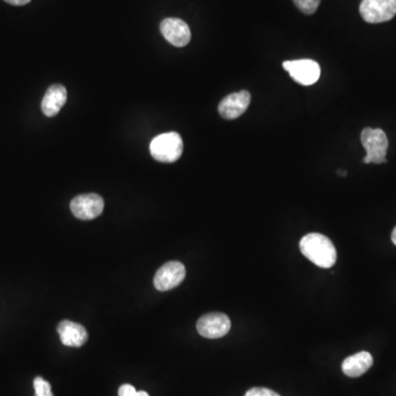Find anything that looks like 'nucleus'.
<instances>
[{"label":"nucleus","instance_id":"obj_16","mask_svg":"<svg viewBox=\"0 0 396 396\" xmlns=\"http://www.w3.org/2000/svg\"><path fill=\"white\" fill-rule=\"evenodd\" d=\"M245 396H281L278 395L276 392L272 390L266 389V388H254L249 390Z\"/></svg>","mask_w":396,"mask_h":396},{"label":"nucleus","instance_id":"obj_17","mask_svg":"<svg viewBox=\"0 0 396 396\" xmlns=\"http://www.w3.org/2000/svg\"><path fill=\"white\" fill-rule=\"evenodd\" d=\"M137 392L131 384H123L119 388L118 396H136Z\"/></svg>","mask_w":396,"mask_h":396},{"label":"nucleus","instance_id":"obj_2","mask_svg":"<svg viewBox=\"0 0 396 396\" xmlns=\"http://www.w3.org/2000/svg\"><path fill=\"white\" fill-rule=\"evenodd\" d=\"M183 140L176 132L162 133L150 143V153L154 160L162 163H173L183 153Z\"/></svg>","mask_w":396,"mask_h":396},{"label":"nucleus","instance_id":"obj_18","mask_svg":"<svg viewBox=\"0 0 396 396\" xmlns=\"http://www.w3.org/2000/svg\"><path fill=\"white\" fill-rule=\"evenodd\" d=\"M5 1L13 6H25L30 3L31 0H5Z\"/></svg>","mask_w":396,"mask_h":396},{"label":"nucleus","instance_id":"obj_4","mask_svg":"<svg viewBox=\"0 0 396 396\" xmlns=\"http://www.w3.org/2000/svg\"><path fill=\"white\" fill-rule=\"evenodd\" d=\"M359 11L366 23H386L395 17L396 0H362Z\"/></svg>","mask_w":396,"mask_h":396},{"label":"nucleus","instance_id":"obj_21","mask_svg":"<svg viewBox=\"0 0 396 396\" xmlns=\"http://www.w3.org/2000/svg\"><path fill=\"white\" fill-rule=\"evenodd\" d=\"M338 174H340V176H346L347 172L346 171H338Z\"/></svg>","mask_w":396,"mask_h":396},{"label":"nucleus","instance_id":"obj_11","mask_svg":"<svg viewBox=\"0 0 396 396\" xmlns=\"http://www.w3.org/2000/svg\"><path fill=\"white\" fill-rule=\"evenodd\" d=\"M58 336L64 346L78 347L83 346L88 339L86 329L80 323L70 321H63L58 323Z\"/></svg>","mask_w":396,"mask_h":396},{"label":"nucleus","instance_id":"obj_10","mask_svg":"<svg viewBox=\"0 0 396 396\" xmlns=\"http://www.w3.org/2000/svg\"><path fill=\"white\" fill-rule=\"evenodd\" d=\"M251 95L248 91H241L230 94L221 101L218 111L221 117L228 120L238 118L250 105Z\"/></svg>","mask_w":396,"mask_h":396},{"label":"nucleus","instance_id":"obj_1","mask_svg":"<svg viewBox=\"0 0 396 396\" xmlns=\"http://www.w3.org/2000/svg\"><path fill=\"white\" fill-rule=\"evenodd\" d=\"M302 254L319 268H329L337 261V251L328 237L321 233L306 235L299 242Z\"/></svg>","mask_w":396,"mask_h":396},{"label":"nucleus","instance_id":"obj_19","mask_svg":"<svg viewBox=\"0 0 396 396\" xmlns=\"http://www.w3.org/2000/svg\"><path fill=\"white\" fill-rule=\"evenodd\" d=\"M392 242L396 246V227L394 228L393 233H392Z\"/></svg>","mask_w":396,"mask_h":396},{"label":"nucleus","instance_id":"obj_3","mask_svg":"<svg viewBox=\"0 0 396 396\" xmlns=\"http://www.w3.org/2000/svg\"><path fill=\"white\" fill-rule=\"evenodd\" d=\"M361 143L366 151L364 163H385L389 140L382 129L366 128L361 132Z\"/></svg>","mask_w":396,"mask_h":396},{"label":"nucleus","instance_id":"obj_20","mask_svg":"<svg viewBox=\"0 0 396 396\" xmlns=\"http://www.w3.org/2000/svg\"><path fill=\"white\" fill-rule=\"evenodd\" d=\"M136 396H150V395H149V394L147 393V392L138 391L137 392Z\"/></svg>","mask_w":396,"mask_h":396},{"label":"nucleus","instance_id":"obj_12","mask_svg":"<svg viewBox=\"0 0 396 396\" xmlns=\"http://www.w3.org/2000/svg\"><path fill=\"white\" fill-rule=\"evenodd\" d=\"M68 99V91L63 85H52L49 87L41 103V109L47 117H54L60 113Z\"/></svg>","mask_w":396,"mask_h":396},{"label":"nucleus","instance_id":"obj_8","mask_svg":"<svg viewBox=\"0 0 396 396\" xmlns=\"http://www.w3.org/2000/svg\"><path fill=\"white\" fill-rule=\"evenodd\" d=\"M186 268L178 261H171L159 268L154 276V286L158 291L166 292L175 289L184 281Z\"/></svg>","mask_w":396,"mask_h":396},{"label":"nucleus","instance_id":"obj_15","mask_svg":"<svg viewBox=\"0 0 396 396\" xmlns=\"http://www.w3.org/2000/svg\"><path fill=\"white\" fill-rule=\"evenodd\" d=\"M33 386H35V396H54L51 391L50 383L41 376L35 378Z\"/></svg>","mask_w":396,"mask_h":396},{"label":"nucleus","instance_id":"obj_13","mask_svg":"<svg viewBox=\"0 0 396 396\" xmlns=\"http://www.w3.org/2000/svg\"><path fill=\"white\" fill-rule=\"evenodd\" d=\"M373 366V357L368 351H360L345 359L342 362V372L349 378H359L364 376L369 369Z\"/></svg>","mask_w":396,"mask_h":396},{"label":"nucleus","instance_id":"obj_5","mask_svg":"<svg viewBox=\"0 0 396 396\" xmlns=\"http://www.w3.org/2000/svg\"><path fill=\"white\" fill-rule=\"evenodd\" d=\"M283 68L289 72L296 83L303 86H311L316 83L321 76V66L313 60L285 61Z\"/></svg>","mask_w":396,"mask_h":396},{"label":"nucleus","instance_id":"obj_6","mask_svg":"<svg viewBox=\"0 0 396 396\" xmlns=\"http://www.w3.org/2000/svg\"><path fill=\"white\" fill-rule=\"evenodd\" d=\"M105 203L97 194L78 195L70 202V211L80 221H92L103 213Z\"/></svg>","mask_w":396,"mask_h":396},{"label":"nucleus","instance_id":"obj_7","mask_svg":"<svg viewBox=\"0 0 396 396\" xmlns=\"http://www.w3.org/2000/svg\"><path fill=\"white\" fill-rule=\"evenodd\" d=\"M230 328V319L223 313L206 314L197 321L198 334L205 338H221L228 334Z\"/></svg>","mask_w":396,"mask_h":396},{"label":"nucleus","instance_id":"obj_9","mask_svg":"<svg viewBox=\"0 0 396 396\" xmlns=\"http://www.w3.org/2000/svg\"><path fill=\"white\" fill-rule=\"evenodd\" d=\"M161 33L172 46L182 48L191 41V29L185 21L178 18H166L160 25Z\"/></svg>","mask_w":396,"mask_h":396},{"label":"nucleus","instance_id":"obj_14","mask_svg":"<svg viewBox=\"0 0 396 396\" xmlns=\"http://www.w3.org/2000/svg\"><path fill=\"white\" fill-rule=\"evenodd\" d=\"M296 7L305 15H313L318 9L321 0H293Z\"/></svg>","mask_w":396,"mask_h":396}]
</instances>
